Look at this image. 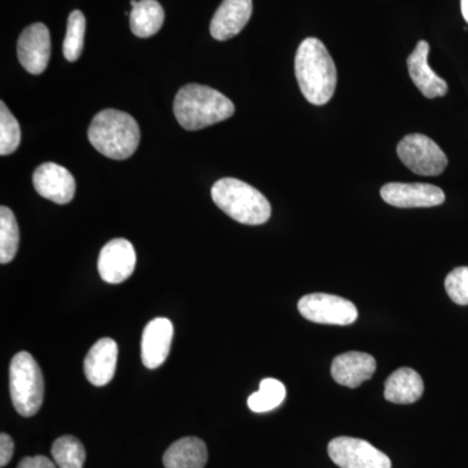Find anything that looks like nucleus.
Returning <instances> with one entry per match:
<instances>
[{"instance_id":"obj_29","label":"nucleus","mask_w":468,"mask_h":468,"mask_svg":"<svg viewBox=\"0 0 468 468\" xmlns=\"http://www.w3.org/2000/svg\"><path fill=\"white\" fill-rule=\"evenodd\" d=\"M462 15H463L464 20L468 24V0H461Z\"/></svg>"},{"instance_id":"obj_28","label":"nucleus","mask_w":468,"mask_h":468,"mask_svg":"<svg viewBox=\"0 0 468 468\" xmlns=\"http://www.w3.org/2000/svg\"><path fill=\"white\" fill-rule=\"evenodd\" d=\"M17 468H58L54 461L45 455H36V457H27L21 460Z\"/></svg>"},{"instance_id":"obj_17","label":"nucleus","mask_w":468,"mask_h":468,"mask_svg":"<svg viewBox=\"0 0 468 468\" xmlns=\"http://www.w3.org/2000/svg\"><path fill=\"white\" fill-rule=\"evenodd\" d=\"M119 347L112 338H101L85 358V377L94 387H104L115 377Z\"/></svg>"},{"instance_id":"obj_15","label":"nucleus","mask_w":468,"mask_h":468,"mask_svg":"<svg viewBox=\"0 0 468 468\" xmlns=\"http://www.w3.org/2000/svg\"><path fill=\"white\" fill-rule=\"evenodd\" d=\"M377 360L367 353L349 351L335 356L331 374L335 383L347 388H358L374 377Z\"/></svg>"},{"instance_id":"obj_12","label":"nucleus","mask_w":468,"mask_h":468,"mask_svg":"<svg viewBox=\"0 0 468 468\" xmlns=\"http://www.w3.org/2000/svg\"><path fill=\"white\" fill-rule=\"evenodd\" d=\"M33 184L39 196L58 205H67L75 197V177L57 163H43L39 165L34 171Z\"/></svg>"},{"instance_id":"obj_14","label":"nucleus","mask_w":468,"mask_h":468,"mask_svg":"<svg viewBox=\"0 0 468 468\" xmlns=\"http://www.w3.org/2000/svg\"><path fill=\"white\" fill-rule=\"evenodd\" d=\"M251 14L252 0H224L212 17L209 32L217 41H228L241 33Z\"/></svg>"},{"instance_id":"obj_23","label":"nucleus","mask_w":468,"mask_h":468,"mask_svg":"<svg viewBox=\"0 0 468 468\" xmlns=\"http://www.w3.org/2000/svg\"><path fill=\"white\" fill-rule=\"evenodd\" d=\"M20 233L14 212L5 206L0 208V263L14 261L18 250Z\"/></svg>"},{"instance_id":"obj_18","label":"nucleus","mask_w":468,"mask_h":468,"mask_svg":"<svg viewBox=\"0 0 468 468\" xmlns=\"http://www.w3.org/2000/svg\"><path fill=\"white\" fill-rule=\"evenodd\" d=\"M423 393V378L412 368L397 369L385 381L384 397L387 401L392 403L409 405V403L419 401Z\"/></svg>"},{"instance_id":"obj_7","label":"nucleus","mask_w":468,"mask_h":468,"mask_svg":"<svg viewBox=\"0 0 468 468\" xmlns=\"http://www.w3.org/2000/svg\"><path fill=\"white\" fill-rule=\"evenodd\" d=\"M298 310L304 319L319 324L349 325L358 319L353 302L325 292L304 295L298 302Z\"/></svg>"},{"instance_id":"obj_21","label":"nucleus","mask_w":468,"mask_h":468,"mask_svg":"<svg viewBox=\"0 0 468 468\" xmlns=\"http://www.w3.org/2000/svg\"><path fill=\"white\" fill-rule=\"evenodd\" d=\"M286 397L285 385L276 378L261 380L260 390L252 393L248 399V406L254 412H268L279 408Z\"/></svg>"},{"instance_id":"obj_5","label":"nucleus","mask_w":468,"mask_h":468,"mask_svg":"<svg viewBox=\"0 0 468 468\" xmlns=\"http://www.w3.org/2000/svg\"><path fill=\"white\" fill-rule=\"evenodd\" d=\"M9 392L18 414L30 418L39 411L45 397V380L32 354L21 351L9 365Z\"/></svg>"},{"instance_id":"obj_4","label":"nucleus","mask_w":468,"mask_h":468,"mask_svg":"<svg viewBox=\"0 0 468 468\" xmlns=\"http://www.w3.org/2000/svg\"><path fill=\"white\" fill-rule=\"evenodd\" d=\"M212 201L228 217L246 226H261L271 218L266 197L251 185L237 178H221L211 189Z\"/></svg>"},{"instance_id":"obj_2","label":"nucleus","mask_w":468,"mask_h":468,"mask_svg":"<svg viewBox=\"0 0 468 468\" xmlns=\"http://www.w3.org/2000/svg\"><path fill=\"white\" fill-rule=\"evenodd\" d=\"M233 101L209 86L189 84L175 98L174 112L178 124L186 131H199L234 115Z\"/></svg>"},{"instance_id":"obj_13","label":"nucleus","mask_w":468,"mask_h":468,"mask_svg":"<svg viewBox=\"0 0 468 468\" xmlns=\"http://www.w3.org/2000/svg\"><path fill=\"white\" fill-rule=\"evenodd\" d=\"M174 340V324L167 318L151 320L144 326L141 341V356L144 367L155 369L168 358Z\"/></svg>"},{"instance_id":"obj_26","label":"nucleus","mask_w":468,"mask_h":468,"mask_svg":"<svg viewBox=\"0 0 468 468\" xmlns=\"http://www.w3.org/2000/svg\"><path fill=\"white\" fill-rule=\"evenodd\" d=\"M445 289L454 303L466 306L468 304V267H458L452 270L446 276Z\"/></svg>"},{"instance_id":"obj_9","label":"nucleus","mask_w":468,"mask_h":468,"mask_svg":"<svg viewBox=\"0 0 468 468\" xmlns=\"http://www.w3.org/2000/svg\"><path fill=\"white\" fill-rule=\"evenodd\" d=\"M51 55L50 32L45 24L26 27L17 42V57L30 75H41L48 66Z\"/></svg>"},{"instance_id":"obj_10","label":"nucleus","mask_w":468,"mask_h":468,"mask_svg":"<svg viewBox=\"0 0 468 468\" xmlns=\"http://www.w3.org/2000/svg\"><path fill=\"white\" fill-rule=\"evenodd\" d=\"M388 205L399 208L435 207L445 202V194L436 185L390 183L380 190Z\"/></svg>"},{"instance_id":"obj_25","label":"nucleus","mask_w":468,"mask_h":468,"mask_svg":"<svg viewBox=\"0 0 468 468\" xmlns=\"http://www.w3.org/2000/svg\"><path fill=\"white\" fill-rule=\"evenodd\" d=\"M21 141L20 125L16 117L5 106L0 103V155H11L18 149Z\"/></svg>"},{"instance_id":"obj_16","label":"nucleus","mask_w":468,"mask_h":468,"mask_svg":"<svg viewBox=\"0 0 468 468\" xmlns=\"http://www.w3.org/2000/svg\"><path fill=\"white\" fill-rule=\"evenodd\" d=\"M428 52L430 45L426 41H419L415 50L408 58L409 75L424 97L430 100L445 97L448 84L431 69L428 64Z\"/></svg>"},{"instance_id":"obj_22","label":"nucleus","mask_w":468,"mask_h":468,"mask_svg":"<svg viewBox=\"0 0 468 468\" xmlns=\"http://www.w3.org/2000/svg\"><path fill=\"white\" fill-rule=\"evenodd\" d=\"M52 458L58 468H82L86 460L84 445L73 436L58 437L52 443Z\"/></svg>"},{"instance_id":"obj_19","label":"nucleus","mask_w":468,"mask_h":468,"mask_svg":"<svg viewBox=\"0 0 468 468\" xmlns=\"http://www.w3.org/2000/svg\"><path fill=\"white\" fill-rule=\"evenodd\" d=\"M207 461V446L198 437L177 440L163 455L165 468H205Z\"/></svg>"},{"instance_id":"obj_3","label":"nucleus","mask_w":468,"mask_h":468,"mask_svg":"<svg viewBox=\"0 0 468 468\" xmlns=\"http://www.w3.org/2000/svg\"><path fill=\"white\" fill-rule=\"evenodd\" d=\"M88 137L101 155L124 160L131 158L137 150L141 132L137 122L129 113L104 110L92 119Z\"/></svg>"},{"instance_id":"obj_8","label":"nucleus","mask_w":468,"mask_h":468,"mask_svg":"<svg viewBox=\"0 0 468 468\" xmlns=\"http://www.w3.org/2000/svg\"><path fill=\"white\" fill-rule=\"evenodd\" d=\"M331 460L340 468H392V461L366 440L335 437L328 445Z\"/></svg>"},{"instance_id":"obj_24","label":"nucleus","mask_w":468,"mask_h":468,"mask_svg":"<svg viewBox=\"0 0 468 468\" xmlns=\"http://www.w3.org/2000/svg\"><path fill=\"white\" fill-rule=\"evenodd\" d=\"M86 20L79 9L68 17L67 34L63 43L64 58L68 61H77L84 50Z\"/></svg>"},{"instance_id":"obj_11","label":"nucleus","mask_w":468,"mask_h":468,"mask_svg":"<svg viewBox=\"0 0 468 468\" xmlns=\"http://www.w3.org/2000/svg\"><path fill=\"white\" fill-rule=\"evenodd\" d=\"M137 255L133 245L125 239H115L101 249L98 271L103 282L122 284L133 275Z\"/></svg>"},{"instance_id":"obj_1","label":"nucleus","mask_w":468,"mask_h":468,"mask_svg":"<svg viewBox=\"0 0 468 468\" xmlns=\"http://www.w3.org/2000/svg\"><path fill=\"white\" fill-rule=\"evenodd\" d=\"M295 77L303 97L314 106H324L337 86V69L324 43L306 38L295 55Z\"/></svg>"},{"instance_id":"obj_27","label":"nucleus","mask_w":468,"mask_h":468,"mask_svg":"<svg viewBox=\"0 0 468 468\" xmlns=\"http://www.w3.org/2000/svg\"><path fill=\"white\" fill-rule=\"evenodd\" d=\"M14 440L7 433L0 435V466L5 467L14 457Z\"/></svg>"},{"instance_id":"obj_20","label":"nucleus","mask_w":468,"mask_h":468,"mask_svg":"<svg viewBox=\"0 0 468 468\" xmlns=\"http://www.w3.org/2000/svg\"><path fill=\"white\" fill-rule=\"evenodd\" d=\"M129 17L132 33L140 38H149L162 29L165 9L156 0H132Z\"/></svg>"},{"instance_id":"obj_6","label":"nucleus","mask_w":468,"mask_h":468,"mask_svg":"<svg viewBox=\"0 0 468 468\" xmlns=\"http://www.w3.org/2000/svg\"><path fill=\"white\" fill-rule=\"evenodd\" d=\"M397 154L410 171L420 176L441 175L448 165L445 153L424 134L406 135L397 146Z\"/></svg>"}]
</instances>
